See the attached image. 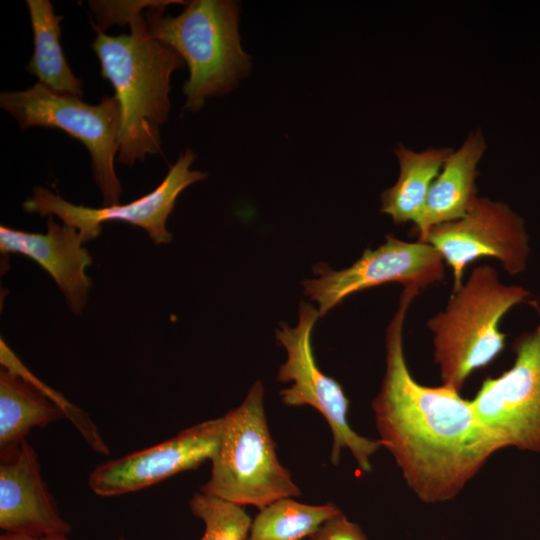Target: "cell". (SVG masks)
Segmentation results:
<instances>
[{
    "label": "cell",
    "mask_w": 540,
    "mask_h": 540,
    "mask_svg": "<svg viewBox=\"0 0 540 540\" xmlns=\"http://www.w3.org/2000/svg\"><path fill=\"white\" fill-rule=\"evenodd\" d=\"M318 277L303 281L304 293L318 303L320 317L346 297L379 285L397 282L418 290L444 278V261L425 242H408L390 234L376 249H366L350 267L333 270L320 262L314 266Z\"/></svg>",
    "instance_id": "cell-9"
},
{
    "label": "cell",
    "mask_w": 540,
    "mask_h": 540,
    "mask_svg": "<svg viewBox=\"0 0 540 540\" xmlns=\"http://www.w3.org/2000/svg\"><path fill=\"white\" fill-rule=\"evenodd\" d=\"M0 106L24 130L32 126L58 128L79 140L91 157L92 176L104 206L119 204L122 193L114 168L122 135V110L115 96L90 105L73 95L59 94L41 83L0 94Z\"/></svg>",
    "instance_id": "cell-6"
},
{
    "label": "cell",
    "mask_w": 540,
    "mask_h": 540,
    "mask_svg": "<svg viewBox=\"0 0 540 540\" xmlns=\"http://www.w3.org/2000/svg\"><path fill=\"white\" fill-rule=\"evenodd\" d=\"M486 150L481 130L469 133L462 145L452 150L433 181L421 219L416 226L418 241L424 242L429 230L462 218L478 197L477 166Z\"/></svg>",
    "instance_id": "cell-15"
},
{
    "label": "cell",
    "mask_w": 540,
    "mask_h": 540,
    "mask_svg": "<svg viewBox=\"0 0 540 540\" xmlns=\"http://www.w3.org/2000/svg\"><path fill=\"white\" fill-rule=\"evenodd\" d=\"M340 512L331 502L311 505L283 498L259 511L246 540H303Z\"/></svg>",
    "instance_id": "cell-19"
},
{
    "label": "cell",
    "mask_w": 540,
    "mask_h": 540,
    "mask_svg": "<svg viewBox=\"0 0 540 540\" xmlns=\"http://www.w3.org/2000/svg\"><path fill=\"white\" fill-rule=\"evenodd\" d=\"M0 528L4 533L35 537L68 535L72 530L49 492L27 439L0 453Z\"/></svg>",
    "instance_id": "cell-13"
},
{
    "label": "cell",
    "mask_w": 540,
    "mask_h": 540,
    "mask_svg": "<svg viewBox=\"0 0 540 540\" xmlns=\"http://www.w3.org/2000/svg\"><path fill=\"white\" fill-rule=\"evenodd\" d=\"M399 163V176L393 186L381 195V212L395 224L418 225L429 189L441 171L450 148H428L415 152L398 144L394 149Z\"/></svg>",
    "instance_id": "cell-16"
},
{
    "label": "cell",
    "mask_w": 540,
    "mask_h": 540,
    "mask_svg": "<svg viewBox=\"0 0 540 540\" xmlns=\"http://www.w3.org/2000/svg\"><path fill=\"white\" fill-rule=\"evenodd\" d=\"M211 473L201 492L259 510L301 490L279 461L264 410V388L256 381L244 401L222 417Z\"/></svg>",
    "instance_id": "cell-5"
},
{
    "label": "cell",
    "mask_w": 540,
    "mask_h": 540,
    "mask_svg": "<svg viewBox=\"0 0 540 540\" xmlns=\"http://www.w3.org/2000/svg\"><path fill=\"white\" fill-rule=\"evenodd\" d=\"M529 295L521 286L502 283L490 265L471 271L453 290L445 309L427 321L442 385L460 393L474 371L497 358L506 342L500 321Z\"/></svg>",
    "instance_id": "cell-3"
},
{
    "label": "cell",
    "mask_w": 540,
    "mask_h": 540,
    "mask_svg": "<svg viewBox=\"0 0 540 540\" xmlns=\"http://www.w3.org/2000/svg\"><path fill=\"white\" fill-rule=\"evenodd\" d=\"M114 540H127V539L124 537H118L117 539H114Z\"/></svg>",
    "instance_id": "cell-25"
},
{
    "label": "cell",
    "mask_w": 540,
    "mask_h": 540,
    "mask_svg": "<svg viewBox=\"0 0 540 540\" xmlns=\"http://www.w3.org/2000/svg\"><path fill=\"white\" fill-rule=\"evenodd\" d=\"M88 3L91 13L97 21V25L93 24V27L104 32L115 24L120 26L129 25L149 8L168 6L175 3L183 4L186 2L180 0H92Z\"/></svg>",
    "instance_id": "cell-22"
},
{
    "label": "cell",
    "mask_w": 540,
    "mask_h": 540,
    "mask_svg": "<svg viewBox=\"0 0 540 540\" xmlns=\"http://www.w3.org/2000/svg\"><path fill=\"white\" fill-rule=\"evenodd\" d=\"M531 304L538 315L537 326L514 340L512 366L486 378L471 402L503 449L540 453V296Z\"/></svg>",
    "instance_id": "cell-8"
},
{
    "label": "cell",
    "mask_w": 540,
    "mask_h": 540,
    "mask_svg": "<svg viewBox=\"0 0 540 540\" xmlns=\"http://www.w3.org/2000/svg\"><path fill=\"white\" fill-rule=\"evenodd\" d=\"M0 540H69L68 535H48V536H25L11 533H3Z\"/></svg>",
    "instance_id": "cell-24"
},
{
    "label": "cell",
    "mask_w": 540,
    "mask_h": 540,
    "mask_svg": "<svg viewBox=\"0 0 540 540\" xmlns=\"http://www.w3.org/2000/svg\"><path fill=\"white\" fill-rule=\"evenodd\" d=\"M191 513L204 523L200 540H246L252 519L244 507L198 491L189 500Z\"/></svg>",
    "instance_id": "cell-20"
},
{
    "label": "cell",
    "mask_w": 540,
    "mask_h": 540,
    "mask_svg": "<svg viewBox=\"0 0 540 540\" xmlns=\"http://www.w3.org/2000/svg\"><path fill=\"white\" fill-rule=\"evenodd\" d=\"M320 317L318 309L307 302H300L299 320L295 327L281 323L276 331V339L286 352L287 359L279 368L277 380L292 382L280 391L282 402L287 406H311L327 421L332 433L330 460L339 464L341 452L348 449L359 469L364 473L372 471L371 456L382 444L356 433L350 426L347 415L350 401L343 387L334 378L326 375L318 367L312 348V330Z\"/></svg>",
    "instance_id": "cell-7"
},
{
    "label": "cell",
    "mask_w": 540,
    "mask_h": 540,
    "mask_svg": "<svg viewBox=\"0 0 540 540\" xmlns=\"http://www.w3.org/2000/svg\"><path fill=\"white\" fill-rule=\"evenodd\" d=\"M0 362L1 366L18 373L35 384L63 413L64 418L69 419L91 449L102 455L110 454L108 445L90 416L73 405L61 393L55 391L38 379L30 370H28L2 339L0 342Z\"/></svg>",
    "instance_id": "cell-21"
},
{
    "label": "cell",
    "mask_w": 540,
    "mask_h": 540,
    "mask_svg": "<svg viewBox=\"0 0 540 540\" xmlns=\"http://www.w3.org/2000/svg\"><path fill=\"white\" fill-rule=\"evenodd\" d=\"M130 34L106 35L95 28L91 47L101 76L108 80L122 110L118 161L134 166L161 150L160 126L169 117L172 73L184 60L149 31L145 12L129 24Z\"/></svg>",
    "instance_id": "cell-2"
},
{
    "label": "cell",
    "mask_w": 540,
    "mask_h": 540,
    "mask_svg": "<svg viewBox=\"0 0 540 540\" xmlns=\"http://www.w3.org/2000/svg\"><path fill=\"white\" fill-rule=\"evenodd\" d=\"M420 291L403 288L386 331V370L372 401L379 440L407 486L424 503L455 498L503 449L479 420L471 400L444 385L429 387L411 375L403 348L407 311Z\"/></svg>",
    "instance_id": "cell-1"
},
{
    "label": "cell",
    "mask_w": 540,
    "mask_h": 540,
    "mask_svg": "<svg viewBox=\"0 0 540 540\" xmlns=\"http://www.w3.org/2000/svg\"><path fill=\"white\" fill-rule=\"evenodd\" d=\"M222 417L195 424L156 445L106 461L90 473V489L101 497L139 491L197 469L217 450Z\"/></svg>",
    "instance_id": "cell-12"
},
{
    "label": "cell",
    "mask_w": 540,
    "mask_h": 540,
    "mask_svg": "<svg viewBox=\"0 0 540 540\" xmlns=\"http://www.w3.org/2000/svg\"><path fill=\"white\" fill-rule=\"evenodd\" d=\"M166 6L145 10L152 36L173 48L187 63L185 109L200 110L206 98L234 89L250 70L238 32L237 3L194 0L177 16H163Z\"/></svg>",
    "instance_id": "cell-4"
},
{
    "label": "cell",
    "mask_w": 540,
    "mask_h": 540,
    "mask_svg": "<svg viewBox=\"0 0 540 540\" xmlns=\"http://www.w3.org/2000/svg\"><path fill=\"white\" fill-rule=\"evenodd\" d=\"M308 540H368L361 527L342 512L325 521Z\"/></svg>",
    "instance_id": "cell-23"
},
{
    "label": "cell",
    "mask_w": 540,
    "mask_h": 540,
    "mask_svg": "<svg viewBox=\"0 0 540 540\" xmlns=\"http://www.w3.org/2000/svg\"><path fill=\"white\" fill-rule=\"evenodd\" d=\"M34 35V53L26 70L48 89L76 97L83 96V84L72 73L60 43L62 16L48 0H27Z\"/></svg>",
    "instance_id": "cell-18"
},
{
    "label": "cell",
    "mask_w": 540,
    "mask_h": 540,
    "mask_svg": "<svg viewBox=\"0 0 540 540\" xmlns=\"http://www.w3.org/2000/svg\"><path fill=\"white\" fill-rule=\"evenodd\" d=\"M195 158L193 151L187 148L153 191L127 204L100 208L74 205L58 192L37 186L22 207L30 214L57 216L64 224L76 228L85 242L100 235L104 222L121 221L145 230L155 244H166L172 240L166 222L177 197L188 186L207 177L205 172L190 169Z\"/></svg>",
    "instance_id": "cell-11"
},
{
    "label": "cell",
    "mask_w": 540,
    "mask_h": 540,
    "mask_svg": "<svg viewBox=\"0 0 540 540\" xmlns=\"http://www.w3.org/2000/svg\"><path fill=\"white\" fill-rule=\"evenodd\" d=\"M62 418L63 413L35 384L1 366L0 453L21 444L33 428Z\"/></svg>",
    "instance_id": "cell-17"
},
{
    "label": "cell",
    "mask_w": 540,
    "mask_h": 540,
    "mask_svg": "<svg viewBox=\"0 0 540 540\" xmlns=\"http://www.w3.org/2000/svg\"><path fill=\"white\" fill-rule=\"evenodd\" d=\"M46 225V233L1 226V253L22 254L33 259L55 280L69 309L80 314L92 286L85 272L92 263V257L83 247L85 241L76 228L58 224L53 215L47 216Z\"/></svg>",
    "instance_id": "cell-14"
},
{
    "label": "cell",
    "mask_w": 540,
    "mask_h": 540,
    "mask_svg": "<svg viewBox=\"0 0 540 540\" xmlns=\"http://www.w3.org/2000/svg\"><path fill=\"white\" fill-rule=\"evenodd\" d=\"M432 245L451 269L453 290L463 283L466 267L483 257L494 258L511 276L524 272L530 254L523 221L503 202L477 197L460 219L429 230Z\"/></svg>",
    "instance_id": "cell-10"
}]
</instances>
